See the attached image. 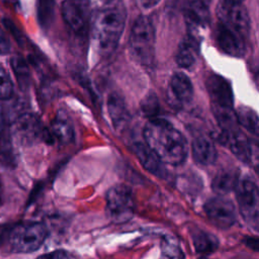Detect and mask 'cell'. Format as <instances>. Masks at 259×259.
<instances>
[{"instance_id": "1", "label": "cell", "mask_w": 259, "mask_h": 259, "mask_svg": "<svg viewBox=\"0 0 259 259\" xmlns=\"http://www.w3.org/2000/svg\"><path fill=\"white\" fill-rule=\"evenodd\" d=\"M145 144L164 164L181 165L187 156V144L183 135L169 121L152 118L144 127Z\"/></svg>"}, {"instance_id": "2", "label": "cell", "mask_w": 259, "mask_h": 259, "mask_svg": "<svg viewBox=\"0 0 259 259\" xmlns=\"http://www.w3.org/2000/svg\"><path fill=\"white\" fill-rule=\"evenodd\" d=\"M126 19L122 3L111 2L98 11L92 19V37L98 53L110 55L117 47Z\"/></svg>"}, {"instance_id": "3", "label": "cell", "mask_w": 259, "mask_h": 259, "mask_svg": "<svg viewBox=\"0 0 259 259\" xmlns=\"http://www.w3.org/2000/svg\"><path fill=\"white\" fill-rule=\"evenodd\" d=\"M128 47L132 57L143 66H151L155 57V28L149 17L139 16L130 34Z\"/></svg>"}, {"instance_id": "4", "label": "cell", "mask_w": 259, "mask_h": 259, "mask_svg": "<svg viewBox=\"0 0 259 259\" xmlns=\"http://www.w3.org/2000/svg\"><path fill=\"white\" fill-rule=\"evenodd\" d=\"M48 237L45 225L36 222L23 223L16 226L10 233L9 243L13 251L30 253L37 250Z\"/></svg>"}, {"instance_id": "5", "label": "cell", "mask_w": 259, "mask_h": 259, "mask_svg": "<svg viewBox=\"0 0 259 259\" xmlns=\"http://www.w3.org/2000/svg\"><path fill=\"white\" fill-rule=\"evenodd\" d=\"M135 212L132 190L125 185H115L106 193V213L114 224L130 221Z\"/></svg>"}, {"instance_id": "6", "label": "cell", "mask_w": 259, "mask_h": 259, "mask_svg": "<svg viewBox=\"0 0 259 259\" xmlns=\"http://www.w3.org/2000/svg\"><path fill=\"white\" fill-rule=\"evenodd\" d=\"M240 213L255 231L259 226V193L256 183L250 178L238 181L235 188Z\"/></svg>"}, {"instance_id": "7", "label": "cell", "mask_w": 259, "mask_h": 259, "mask_svg": "<svg viewBox=\"0 0 259 259\" xmlns=\"http://www.w3.org/2000/svg\"><path fill=\"white\" fill-rule=\"evenodd\" d=\"M220 23L235 31L243 38L250 32V17L243 4H230L222 2L217 7Z\"/></svg>"}, {"instance_id": "8", "label": "cell", "mask_w": 259, "mask_h": 259, "mask_svg": "<svg viewBox=\"0 0 259 259\" xmlns=\"http://www.w3.org/2000/svg\"><path fill=\"white\" fill-rule=\"evenodd\" d=\"M204 211L217 227L230 228L236 221V210L231 199L224 195L208 199L204 204Z\"/></svg>"}, {"instance_id": "9", "label": "cell", "mask_w": 259, "mask_h": 259, "mask_svg": "<svg viewBox=\"0 0 259 259\" xmlns=\"http://www.w3.org/2000/svg\"><path fill=\"white\" fill-rule=\"evenodd\" d=\"M11 133L20 144L28 145L41 137L42 127L39 118L33 113H21L12 122Z\"/></svg>"}, {"instance_id": "10", "label": "cell", "mask_w": 259, "mask_h": 259, "mask_svg": "<svg viewBox=\"0 0 259 259\" xmlns=\"http://www.w3.org/2000/svg\"><path fill=\"white\" fill-rule=\"evenodd\" d=\"M205 86L211 105L234 108V94L229 81L223 76L211 74L206 78Z\"/></svg>"}, {"instance_id": "11", "label": "cell", "mask_w": 259, "mask_h": 259, "mask_svg": "<svg viewBox=\"0 0 259 259\" xmlns=\"http://www.w3.org/2000/svg\"><path fill=\"white\" fill-rule=\"evenodd\" d=\"M193 93L192 83L186 74L177 72L171 77L168 88V100L172 106L180 108L190 103Z\"/></svg>"}, {"instance_id": "12", "label": "cell", "mask_w": 259, "mask_h": 259, "mask_svg": "<svg viewBox=\"0 0 259 259\" xmlns=\"http://www.w3.org/2000/svg\"><path fill=\"white\" fill-rule=\"evenodd\" d=\"M232 153L244 163H257V146L253 145L238 128L228 132L226 145Z\"/></svg>"}, {"instance_id": "13", "label": "cell", "mask_w": 259, "mask_h": 259, "mask_svg": "<svg viewBox=\"0 0 259 259\" xmlns=\"http://www.w3.org/2000/svg\"><path fill=\"white\" fill-rule=\"evenodd\" d=\"M215 39L220 49L228 55L233 57H242L245 53V44L243 37L219 23L215 28Z\"/></svg>"}, {"instance_id": "14", "label": "cell", "mask_w": 259, "mask_h": 259, "mask_svg": "<svg viewBox=\"0 0 259 259\" xmlns=\"http://www.w3.org/2000/svg\"><path fill=\"white\" fill-rule=\"evenodd\" d=\"M61 11L66 24L75 33L81 34L85 31L89 11L74 3L72 0H65L62 3Z\"/></svg>"}, {"instance_id": "15", "label": "cell", "mask_w": 259, "mask_h": 259, "mask_svg": "<svg viewBox=\"0 0 259 259\" xmlns=\"http://www.w3.org/2000/svg\"><path fill=\"white\" fill-rule=\"evenodd\" d=\"M132 149L140 163L147 171L158 177H164L166 170L163 163L145 143L137 142L133 145Z\"/></svg>"}, {"instance_id": "16", "label": "cell", "mask_w": 259, "mask_h": 259, "mask_svg": "<svg viewBox=\"0 0 259 259\" xmlns=\"http://www.w3.org/2000/svg\"><path fill=\"white\" fill-rule=\"evenodd\" d=\"M185 21L190 28L198 29L205 27L210 19L207 5L203 0H192L186 6Z\"/></svg>"}, {"instance_id": "17", "label": "cell", "mask_w": 259, "mask_h": 259, "mask_svg": "<svg viewBox=\"0 0 259 259\" xmlns=\"http://www.w3.org/2000/svg\"><path fill=\"white\" fill-rule=\"evenodd\" d=\"M49 132L54 142L57 141L61 144H68L74 140L73 123L67 112L64 110L58 111Z\"/></svg>"}, {"instance_id": "18", "label": "cell", "mask_w": 259, "mask_h": 259, "mask_svg": "<svg viewBox=\"0 0 259 259\" xmlns=\"http://www.w3.org/2000/svg\"><path fill=\"white\" fill-rule=\"evenodd\" d=\"M107 110L115 130L120 131L126 125L130 114L123 98L116 92L109 94L107 98Z\"/></svg>"}, {"instance_id": "19", "label": "cell", "mask_w": 259, "mask_h": 259, "mask_svg": "<svg viewBox=\"0 0 259 259\" xmlns=\"http://www.w3.org/2000/svg\"><path fill=\"white\" fill-rule=\"evenodd\" d=\"M192 155L194 160L203 166L213 164L218 156L213 143L205 137H197L193 140Z\"/></svg>"}, {"instance_id": "20", "label": "cell", "mask_w": 259, "mask_h": 259, "mask_svg": "<svg viewBox=\"0 0 259 259\" xmlns=\"http://www.w3.org/2000/svg\"><path fill=\"white\" fill-rule=\"evenodd\" d=\"M198 53V45L193 35H188L178 47L176 54V63L181 68L188 69L192 67Z\"/></svg>"}, {"instance_id": "21", "label": "cell", "mask_w": 259, "mask_h": 259, "mask_svg": "<svg viewBox=\"0 0 259 259\" xmlns=\"http://www.w3.org/2000/svg\"><path fill=\"white\" fill-rule=\"evenodd\" d=\"M238 181V176L234 170L225 169L217 173L212 180L211 187L215 193L225 195L236 188Z\"/></svg>"}, {"instance_id": "22", "label": "cell", "mask_w": 259, "mask_h": 259, "mask_svg": "<svg viewBox=\"0 0 259 259\" xmlns=\"http://www.w3.org/2000/svg\"><path fill=\"white\" fill-rule=\"evenodd\" d=\"M191 238L193 246L198 253H210L219 246L218 239L212 234H209L203 230L194 229L191 232Z\"/></svg>"}, {"instance_id": "23", "label": "cell", "mask_w": 259, "mask_h": 259, "mask_svg": "<svg viewBox=\"0 0 259 259\" xmlns=\"http://www.w3.org/2000/svg\"><path fill=\"white\" fill-rule=\"evenodd\" d=\"M211 108L222 131L232 132L237 130L238 121H237L236 111L234 110V108L219 107L213 105H211Z\"/></svg>"}, {"instance_id": "24", "label": "cell", "mask_w": 259, "mask_h": 259, "mask_svg": "<svg viewBox=\"0 0 259 259\" xmlns=\"http://www.w3.org/2000/svg\"><path fill=\"white\" fill-rule=\"evenodd\" d=\"M238 124H241L244 128H246L249 133L257 136L259 133V121L258 115L255 110L249 107L241 106L236 111Z\"/></svg>"}, {"instance_id": "25", "label": "cell", "mask_w": 259, "mask_h": 259, "mask_svg": "<svg viewBox=\"0 0 259 259\" xmlns=\"http://www.w3.org/2000/svg\"><path fill=\"white\" fill-rule=\"evenodd\" d=\"M55 0H37L36 15L39 25L42 28H49L55 16Z\"/></svg>"}, {"instance_id": "26", "label": "cell", "mask_w": 259, "mask_h": 259, "mask_svg": "<svg viewBox=\"0 0 259 259\" xmlns=\"http://www.w3.org/2000/svg\"><path fill=\"white\" fill-rule=\"evenodd\" d=\"M11 67L13 72L17 78L21 87H25L28 85L29 80V70L25 60L20 56H14L11 59Z\"/></svg>"}, {"instance_id": "27", "label": "cell", "mask_w": 259, "mask_h": 259, "mask_svg": "<svg viewBox=\"0 0 259 259\" xmlns=\"http://www.w3.org/2000/svg\"><path fill=\"white\" fill-rule=\"evenodd\" d=\"M141 111L142 113L152 118H156V115L160 111V102L159 98L155 92H150L141 102Z\"/></svg>"}, {"instance_id": "28", "label": "cell", "mask_w": 259, "mask_h": 259, "mask_svg": "<svg viewBox=\"0 0 259 259\" xmlns=\"http://www.w3.org/2000/svg\"><path fill=\"white\" fill-rule=\"evenodd\" d=\"M13 93V84L9 74L0 64V100L10 99Z\"/></svg>"}, {"instance_id": "29", "label": "cell", "mask_w": 259, "mask_h": 259, "mask_svg": "<svg viewBox=\"0 0 259 259\" xmlns=\"http://www.w3.org/2000/svg\"><path fill=\"white\" fill-rule=\"evenodd\" d=\"M163 259H182V252L179 245L172 238L165 239L162 244Z\"/></svg>"}, {"instance_id": "30", "label": "cell", "mask_w": 259, "mask_h": 259, "mask_svg": "<svg viewBox=\"0 0 259 259\" xmlns=\"http://www.w3.org/2000/svg\"><path fill=\"white\" fill-rule=\"evenodd\" d=\"M0 162L7 166H11L14 163L11 144L2 134H0Z\"/></svg>"}, {"instance_id": "31", "label": "cell", "mask_w": 259, "mask_h": 259, "mask_svg": "<svg viewBox=\"0 0 259 259\" xmlns=\"http://www.w3.org/2000/svg\"><path fill=\"white\" fill-rule=\"evenodd\" d=\"M37 259H72L70 255L63 250H56L50 253H46L37 257Z\"/></svg>"}, {"instance_id": "32", "label": "cell", "mask_w": 259, "mask_h": 259, "mask_svg": "<svg viewBox=\"0 0 259 259\" xmlns=\"http://www.w3.org/2000/svg\"><path fill=\"white\" fill-rule=\"evenodd\" d=\"M10 52V44L4 31L0 27V55H6Z\"/></svg>"}, {"instance_id": "33", "label": "cell", "mask_w": 259, "mask_h": 259, "mask_svg": "<svg viewBox=\"0 0 259 259\" xmlns=\"http://www.w3.org/2000/svg\"><path fill=\"white\" fill-rule=\"evenodd\" d=\"M3 24L5 25V27L7 28V30H9L12 35L14 36V38L20 42L21 41V35H20V32L18 31L17 27L13 24V22H11L9 19H3Z\"/></svg>"}, {"instance_id": "34", "label": "cell", "mask_w": 259, "mask_h": 259, "mask_svg": "<svg viewBox=\"0 0 259 259\" xmlns=\"http://www.w3.org/2000/svg\"><path fill=\"white\" fill-rule=\"evenodd\" d=\"M138 5L140 7H142L143 9H149V8H152L154 6H156L160 0H136Z\"/></svg>"}, {"instance_id": "35", "label": "cell", "mask_w": 259, "mask_h": 259, "mask_svg": "<svg viewBox=\"0 0 259 259\" xmlns=\"http://www.w3.org/2000/svg\"><path fill=\"white\" fill-rule=\"evenodd\" d=\"M72 1L90 12V0H72Z\"/></svg>"}, {"instance_id": "36", "label": "cell", "mask_w": 259, "mask_h": 259, "mask_svg": "<svg viewBox=\"0 0 259 259\" xmlns=\"http://www.w3.org/2000/svg\"><path fill=\"white\" fill-rule=\"evenodd\" d=\"M3 194H4V189H3V182L2 178L0 175V205L3 204Z\"/></svg>"}, {"instance_id": "37", "label": "cell", "mask_w": 259, "mask_h": 259, "mask_svg": "<svg viewBox=\"0 0 259 259\" xmlns=\"http://www.w3.org/2000/svg\"><path fill=\"white\" fill-rule=\"evenodd\" d=\"M244 0H224V2L230 3V4H242Z\"/></svg>"}, {"instance_id": "38", "label": "cell", "mask_w": 259, "mask_h": 259, "mask_svg": "<svg viewBox=\"0 0 259 259\" xmlns=\"http://www.w3.org/2000/svg\"><path fill=\"white\" fill-rule=\"evenodd\" d=\"M102 2H104L105 4H109V3H111V2H113L114 0H101Z\"/></svg>"}, {"instance_id": "39", "label": "cell", "mask_w": 259, "mask_h": 259, "mask_svg": "<svg viewBox=\"0 0 259 259\" xmlns=\"http://www.w3.org/2000/svg\"><path fill=\"white\" fill-rule=\"evenodd\" d=\"M202 259H207V258H202Z\"/></svg>"}]
</instances>
